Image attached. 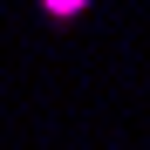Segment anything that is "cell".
<instances>
[{
    "mask_svg": "<svg viewBox=\"0 0 150 150\" xmlns=\"http://www.w3.org/2000/svg\"><path fill=\"white\" fill-rule=\"evenodd\" d=\"M41 7H48V14H55V21H75V14H82V7H89V0H41Z\"/></svg>",
    "mask_w": 150,
    "mask_h": 150,
    "instance_id": "6da1fadb",
    "label": "cell"
}]
</instances>
